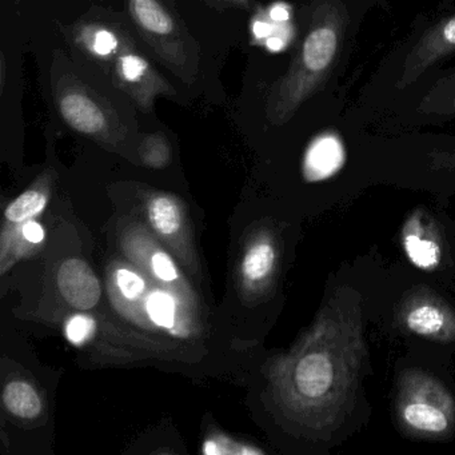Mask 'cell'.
Instances as JSON below:
<instances>
[{
  "label": "cell",
  "instance_id": "3",
  "mask_svg": "<svg viewBox=\"0 0 455 455\" xmlns=\"http://www.w3.org/2000/svg\"><path fill=\"white\" fill-rule=\"evenodd\" d=\"M395 417L407 435L449 438L455 433L454 395L430 372L406 370L396 383Z\"/></svg>",
  "mask_w": 455,
  "mask_h": 455
},
{
  "label": "cell",
  "instance_id": "14",
  "mask_svg": "<svg viewBox=\"0 0 455 455\" xmlns=\"http://www.w3.org/2000/svg\"><path fill=\"white\" fill-rule=\"evenodd\" d=\"M276 250L270 241H259L252 244L251 249L244 255L243 271L247 281H265L275 267Z\"/></svg>",
  "mask_w": 455,
  "mask_h": 455
},
{
  "label": "cell",
  "instance_id": "13",
  "mask_svg": "<svg viewBox=\"0 0 455 455\" xmlns=\"http://www.w3.org/2000/svg\"><path fill=\"white\" fill-rule=\"evenodd\" d=\"M342 148L331 138L316 140L306 156V172L313 180H321L332 174L342 162Z\"/></svg>",
  "mask_w": 455,
  "mask_h": 455
},
{
  "label": "cell",
  "instance_id": "18",
  "mask_svg": "<svg viewBox=\"0 0 455 455\" xmlns=\"http://www.w3.org/2000/svg\"><path fill=\"white\" fill-rule=\"evenodd\" d=\"M148 311L154 323L164 329L174 326V300L166 292H154L148 300Z\"/></svg>",
  "mask_w": 455,
  "mask_h": 455
},
{
  "label": "cell",
  "instance_id": "5",
  "mask_svg": "<svg viewBox=\"0 0 455 455\" xmlns=\"http://www.w3.org/2000/svg\"><path fill=\"white\" fill-rule=\"evenodd\" d=\"M398 321L403 329L435 342H454L455 310L428 290H415L402 300Z\"/></svg>",
  "mask_w": 455,
  "mask_h": 455
},
{
  "label": "cell",
  "instance_id": "10",
  "mask_svg": "<svg viewBox=\"0 0 455 455\" xmlns=\"http://www.w3.org/2000/svg\"><path fill=\"white\" fill-rule=\"evenodd\" d=\"M57 281L60 294L71 307L86 311L100 302V281L84 260H65L58 271Z\"/></svg>",
  "mask_w": 455,
  "mask_h": 455
},
{
  "label": "cell",
  "instance_id": "22",
  "mask_svg": "<svg viewBox=\"0 0 455 455\" xmlns=\"http://www.w3.org/2000/svg\"><path fill=\"white\" fill-rule=\"evenodd\" d=\"M151 263H153L154 273L162 281L172 282L178 278L177 267H175L174 262L164 252L154 254Z\"/></svg>",
  "mask_w": 455,
  "mask_h": 455
},
{
  "label": "cell",
  "instance_id": "1",
  "mask_svg": "<svg viewBox=\"0 0 455 455\" xmlns=\"http://www.w3.org/2000/svg\"><path fill=\"white\" fill-rule=\"evenodd\" d=\"M367 358L362 298L338 287L279 372L292 417L319 438L334 433L355 404Z\"/></svg>",
  "mask_w": 455,
  "mask_h": 455
},
{
  "label": "cell",
  "instance_id": "12",
  "mask_svg": "<svg viewBox=\"0 0 455 455\" xmlns=\"http://www.w3.org/2000/svg\"><path fill=\"white\" fill-rule=\"evenodd\" d=\"M4 403L7 411L20 419H34L44 410L38 391L25 380H12L4 390Z\"/></svg>",
  "mask_w": 455,
  "mask_h": 455
},
{
  "label": "cell",
  "instance_id": "17",
  "mask_svg": "<svg viewBox=\"0 0 455 455\" xmlns=\"http://www.w3.org/2000/svg\"><path fill=\"white\" fill-rule=\"evenodd\" d=\"M46 204V194L39 190H28L7 206L4 215L10 222H22L44 212Z\"/></svg>",
  "mask_w": 455,
  "mask_h": 455
},
{
  "label": "cell",
  "instance_id": "20",
  "mask_svg": "<svg viewBox=\"0 0 455 455\" xmlns=\"http://www.w3.org/2000/svg\"><path fill=\"white\" fill-rule=\"evenodd\" d=\"M95 322L90 316L76 315L68 322L66 335L74 345H84L94 334Z\"/></svg>",
  "mask_w": 455,
  "mask_h": 455
},
{
  "label": "cell",
  "instance_id": "15",
  "mask_svg": "<svg viewBox=\"0 0 455 455\" xmlns=\"http://www.w3.org/2000/svg\"><path fill=\"white\" fill-rule=\"evenodd\" d=\"M148 220L153 228L162 235L178 233L182 225V215L174 199L170 196H156L148 204Z\"/></svg>",
  "mask_w": 455,
  "mask_h": 455
},
{
  "label": "cell",
  "instance_id": "4",
  "mask_svg": "<svg viewBox=\"0 0 455 455\" xmlns=\"http://www.w3.org/2000/svg\"><path fill=\"white\" fill-rule=\"evenodd\" d=\"M455 52V0L444 4L433 23L403 50L393 66L390 87L394 94L404 95L427 76L439 60Z\"/></svg>",
  "mask_w": 455,
  "mask_h": 455
},
{
  "label": "cell",
  "instance_id": "23",
  "mask_svg": "<svg viewBox=\"0 0 455 455\" xmlns=\"http://www.w3.org/2000/svg\"><path fill=\"white\" fill-rule=\"evenodd\" d=\"M23 235L31 243H39L44 239V230L39 223L28 222L23 228Z\"/></svg>",
  "mask_w": 455,
  "mask_h": 455
},
{
  "label": "cell",
  "instance_id": "9",
  "mask_svg": "<svg viewBox=\"0 0 455 455\" xmlns=\"http://www.w3.org/2000/svg\"><path fill=\"white\" fill-rule=\"evenodd\" d=\"M58 108L66 124L90 137H103L110 130L106 108L82 87H71L58 95Z\"/></svg>",
  "mask_w": 455,
  "mask_h": 455
},
{
  "label": "cell",
  "instance_id": "6",
  "mask_svg": "<svg viewBox=\"0 0 455 455\" xmlns=\"http://www.w3.org/2000/svg\"><path fill=\"white\" fill-rule=\"evenodd\" d=\"M130 14L140 36L169 65L186 62L182 28L159 0H129Z\"/></svg>",
  "mask_w": 455,
  "mask_h": 455
},
{
  "label": "cell",
  "instance_id": "7",
  "mask_svg": "<svg viewBox=\"0 0 455 455\" xmlns=\"http://www.w3.org/2000/svg\"><path fill=\"white\" fill-rule=\"evenodd\" d=\"M399 116L417 124H435L455 118V70L431 76L415 84Z\"/></svg>",
  "mask_w": 455,
  "mask_h": 455
},
{
  "label": "cell",
  "instance_id": "11",
  "mask_svg": "<svg viewBox=\"0 0 455 455\" xmlns=\"http://www.w3.org/2000/svg\"><path fill=\"white\" fill-rule=\"evenodd\" d=\"M402 242L410 260L418 267L433 270L441 263L442 247L438 233L434 230L425 212H415L404 223Z\"/></svg>",
  "mask_w": 455,
  "mask_h": 455
},
{
  "label": "cell",
  "instance_id": "2",
  "mask_svg": "<svg viewBox=\"0 0 455 455\" xmlns=\"http://www.w3.org/2000/svg\"><path fill=\"white\" fill-rule=\"evenodd\" d=\"M342 0H318L302 47L286 76L271 89L266 116L271 124H286L326 81L337 63L347 28Z\"/></svg>",
  "mask_w": 455,
  "mask_h": 455
},
{
  "label": "cell",
  "instance_id": "19",
  "mask_svg": "<svg viewBox=\"0 0 455 455\" xmlns=\"http://www.w3.org/2000/svg\"><path fill=\"white\" fill-rule=\"evenodd\" d=\"M142 159L148 166L161 169L170 161V148L166 138L162 134L146 138L142 148Z\"/></svg>",
  "mask_w": 455,
  "mask_h": 455
},
{
  "label": "cell",
  "instance_id": "16",
  "mask_svg": "<svg viewBox=\"0 0 455 455\" xmlns=\"http://www.w3.org/2000/svg\"><path fill=\"white\" fill-rule=\"evenodd\" d=\"M79 44H84L95 57L113 60L121 50L122 42L114 31L100 26L84 28L78 36Z\"/></svg>",
  "mask_w": 455,
  "mask_h": 455
},
{
  "label": "cell",
  "instance_id": "24",
  "mask_svg": "<svg viewBox=\"0 0 455 455\" xmlns=\"http://www.w3.org/2000/svg\"><path fill=\"white\" fill-rule=\"evenodd\" d=\"M223 2H228V4H233V6L243 7V9H247L250 6V0H223Z\"/></svg>",
  "mask_w": 455,
  "mask_h": 455
},
{
  "label": "cell",
  "instance_id": "25",
  "mask_svg": "<svg viewBox=\"0 0 455 455\" xmlns=\"http://www.w3.org/2000/svg\"><path fill=\"white\" fill-rule=\"evenodd\" d=\"M0 68H2V82H0V86H2V92H4V78H6V73H4V71H6V62H4V57H2V66H0Z\"/></svg>",
  "mask_w": 455,
  "mask_h": 455
},
{
  "label": "cell",
  "instance_id": "21",
  "mask_svg": "<svg viewBox=\"0 0 455 455\" xmlns=\"http://www.w3.org/2000/svg\"><path fill=\"white\" fill-rule=\"evenodd\" d=\"M116 283H118L119 290L127 299H135L145 291L143 279L132 271L126 270V268H121L116 273Z\"/></svg>",
  "mask_w": 455,
  "mask_h": 455
},
{
  "label": "cell",
  "instance_id": "8",
  "mask_svg": "<svg viewBox=\"0 0 455 455\" xmlns=\"http://www.w3.org/2000/svg\"><path fill=\"white\" fill-rule=\"evenodd\" d=\"M114 82L119 89L137 100L138 105L148 108L154 98L170 92V86L156 74L145 58L138 55L132 47L122 44L121 50L113 58Z\"/></svg>",
  "mask_w": 455,
  "mask_h": 455
}]
</instances>
